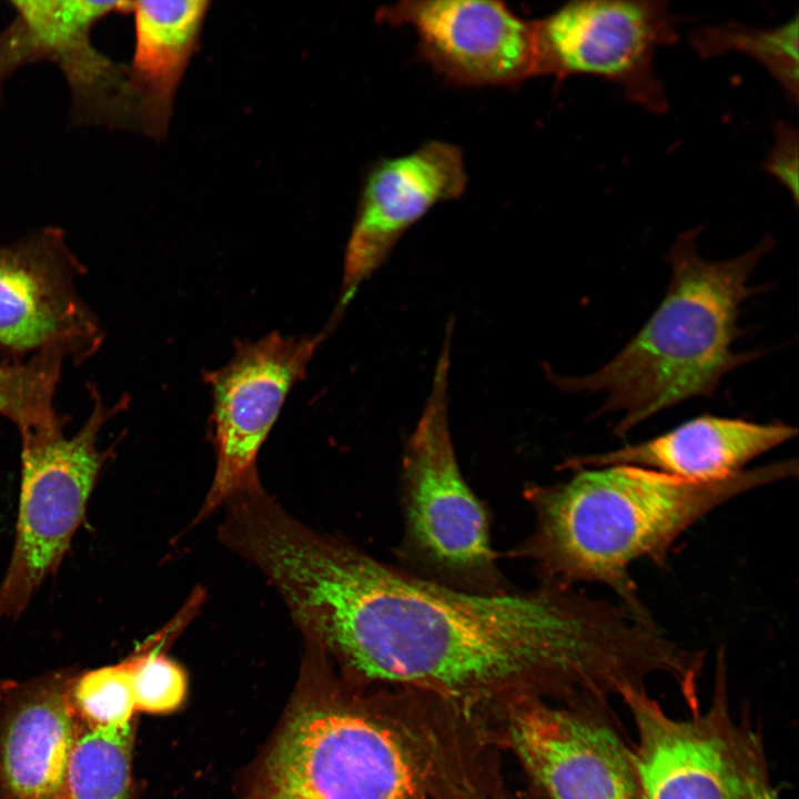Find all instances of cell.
<instances>
[{"label": "cell", "instance_id": "6da1fadb", "mask_svg": "<svg viewBox=\"0 0 799 799\" xmlns=\"http://www.w3.org/2000/svg\"><path fill=\"white\" fill-rule=\"evenodd\" d=\"M262 570L304 639L353 680L434 697L490 728L528 701L617 697L649 655L621 604L549 581L462 591L299 522L275 535Z\"/></svg>", "mask_w": 799, "mask_h": 799}, {"label": "cell", "instance_id": "7a4b0ae2", "mask_svg": "<svg viewBox=\"0 0 799 799\" xmlns=\"http://www.w3.org/2000/svg\"><path fill=\"white\" fill-rule=\"evenodd\" d=\"M301 697L244 799H464L498 771L485 728L411 690L341 689L328 656L307 646Z\"/></svg>", "mask_w": 799, "mask_h": 799}, {"label": "cell", "instance_id": "3957f363", "mask_svg": "<svg viewBox=\"0 0 799 799\" xmlns=\"http://www.w3.org/2000/svg\"><path fill=\"white\" fill-rule=\"evenodd\" d=\"M572 471L565 482L525 486L535 524L508 556L532 563L542 581L603 584L633 615L654 623L630 575L633 563L648 558L665 566L687 528L745 492L796 475L797 462H775L711 483L635 465Z\"/></svg>", "mask_w": 799, "mask_h": 799}, {"label": "cell", "instance_id": "277c9868", "mask_svg": "<svg viewBox=\"0 0 799 799\" xmlns=\"http://www.w3.org/2000/svg\"><path fill=\"white\" fill-rule=\"evenodd\" d=\"M701 229L678 234L666 254L670 282L663 300L611 360L581 376L549 374L562 391L604 395L595 415H617V436L685 401L711 396L729 373L758 355L738 353L734 345L741 305L755 292L749 280L773 239L711 261L698 251Z\"/></svg>", "mask_w": 799, "mask_h": 799}, {"label": "cell", "instance_id": "5b68a950", "mask_svg": "<svg viewBox=\"0 0 799 799\" xmlns=\"http://www.w3.org/2000/svg\"><path fill=\"white\" fill-rule=\"evenodd\" d=\"M448 324L431 392L402 459L404 534L400 556L408 572L462 591H509L490 546L486 506L459 468L448 425Z\"/></svg>", "mask_w": 799, "mask_h": 799}, {"label": "cell", "instance_id": "8992f818", "mask_svg": "<svg viewBox=\"0 0 799 799\" xmlns=\"http://www.w3.org/2000/svg\"><path fill=\"white\" fill-rule=\"evenodd\" d=\"M633 720L641 799H779L749 709L732 708L724 651L705 707L672 717L646 688L620 696Z\"/></svg>", "mask_w": 799, "mask_h": 799}, {"label": "cell", "instance_id": "52a82bcc", "mask_svg": "<svg viewBox=\"0 0 799 799\" xmlns=\"http://www.w3.org/2000/svg\"><path fill=\"white\" fill-rule=\"evenodd\" d=\"M92 409L71 437L65 424L20 432L21 486L16 538L0 584V623L18 618L42 583L59 569L82 524L90 495L111 452L97 439L128 398L104 404L89 387Z\"/></svg>", "mask_w": 799, "mask_h": 799}, {"label": "cell", "instance_id": "ba28073f", "mask_svg": "<svg viewBox=\"0 0 799 799\" xmlns=\"http://www.w3.org/2000/svg\"><path fill=\"white\" fill-rule=\"evenodd\" d=\"M679 18L666 1L579 0L534 20L535 77L593 75L663 114L668 99L657 51L678 41Z\"/></svg>", "mask_w": 799, "mask_h": 799}, {"label": "cell", "instance_id": "9c48e42d", "mask_svg": "<svg viewBox=\"0 0 799 799\" xmlns=\"http://www.w3.org/2000/svg\"><path fill=\"white\" fill-rule=\"evenodd\" d=\"M328 328L303 336H284L273 331L254 341H239L227 363L203 373L212 397L216 464L196 523L240 490L261 485L259 452L287 394L304 380Z\"/></svg>", "mask_w": 799, "mask_h": 799}, {"label": "cell", "instance_id": "30bf717a", "mask_svg": "<svg viewBox=\"0 0 799 799\" xmlns=\"http://www.w3.org/2000/svg\"><path fill=\"white\" fill-rule=\"evenodd\" d=\"M497 732L539 799H641L631 745L608 701H528Z\"/></svg>", "mask_w": 799, "mask_h": 799}, {"label": "cell", "instance_id": "8fae6325", "mask_svg": "<svg viewBox=\"0 0 799 799\" xmlns=\"http://www.w3.org/2000/svg\"><path fill=\"white\" fill-rule=\"evenodd\" d=\"M81 269L53 227L0 246V347L18 355L54 350L73 363L95 353L103 332L78 291Z\"/></svg>", "mask_w": 799, "mask_h": 799}, {"label": "cell", "instance_id": "7c38bea8", "mask_svg": "<svg viewBox=\"0 0 799 799\" xmlns=\"http://www.w3.org/2000/svg\"><path fill=\"white\" fill-rule=\"evenodd\" d=\"M376 20L408 26L424 60L453 83L515 85L535 77L534 20L489 0H404Z\"/></svg>", "mask_w": 799, "mask_h": 799}, {"label": "cell", "instance_id": "4fadbf2b", "mask_svg": "<svg viewBox=\"0 0 799 799\" xmlns=\"http://www.w3.org/2000/svg\"><path fill=\"white\" fill-rule=\"evenodd\" d=\"M466 184L463 153L448 142L428 141L409 153L373 164L346 244L335 318L402 235L436 204L462 196Z\"/></svg>", "mask_w": 799, "mask_h": 799}, {"label": "cell", "instance_id": "5bb4252c", "mask_svg": "<svg viewBox=\"0 0 799 799\" xmlns=\"http://www.w3.org/2000/svg\"><path fill=\"white\" fill-rule=\"evenodd\" d=\"M71 678L28 684L0 729V789L4 799H68V773L81 731Z\"/></svg>", "mask_w": 799, "mask_h": 799}, {"label": "cell", "instance_id": "9a60e30c", "mask_svg": "<svg viewBox=\"0 0 799 799\" xmlns=\"http://www.w3.org/2000/svg\"><path fill=\"white\" fill-rule=\"evenodd\" d=\"M797 435L783 423L704 415L645 442L565 462L566 468L635 465L681 479L711 483L729 478L750 461Z\"/></svg>", "mask_w": 799, "mask_h": 799}, {"label": "cell", "instance_id": "2e32d148", "mask_svg": "<svg viewBox=\"0 0 799 799\" xmlns=\"http://www.w3.org/2000/svg\"><path fill=\"white\" fill-rule=\"evenodd\" d=\"M210 2L132 1L135 44L127 65L131 129L161 139L173 100L199 42Z\"/></svg>", "mask_w": 799, "mask_h": 799}, {"label": "cell", "instance_id": "e0dca14e", "mask_svg": "<svg viewBox=\"0 0 799 799\" xmlns=\"http://www.w3.org/2000/svg\"><path fill=\"white\" fill-rule=\"evenodd\" d=\"M798 12L777 27H754L737 21L692 29L689 43L702 59L727 52L745 53L759 62L797 103L798 77Z\"/></svg>", "mask_w": 799, "mask_h": 799}, {"label": "cell", "instance_id": "ac0fdd59", "mask_svg": "<svg viewBox=\"0 0 799 799\" xmlns=\"http://www.w3.org/2000/svg\"><path fill=\"white\" fill-rule=\"evenodd\" d=\"M132 725L81 729L70 760L68 799H131Z\"/></svg>", "mask_w": 799, "mask_h": 799}, {"label": "cell", "instance_id": "d6986e66", "mask_svg": "<svg viewBox=\"0 0 799 799\" xmlns=\"http://www.w3.org/2000/svg\"><path fill=\"white\" fill-rule=\"evenodd\" d=\"M67 356L54 350L32 354L26 361L0 365V415L19 429L65 424L54 408V394Z\"/></svg>", "mask_w": 799, "mask_h": 799}, {"label": "cell", "instance_id": "ffe728a7", "mask_svg": "<svg viewBox=\"0 0 799 799\" xmlns=\"http://www.w3.org/2000/svg\"><path fill=\"white\" fill-rule=\"evenodd\" d=\"M71 700L79 719L91 729L131 725L135 709L133 664L125 660L71 678Z\"/></svg>", "mask_w": 799, "mask_h": 799}, {"label": "cell", "instance_id": "44dd1931", "mask_svg": "<svg viewBox=\"0 0 799 799\" xmlns=\"http://www.w3.org/2000/svg\"><path fill=\"white\" fill-rule=\"evenodd\" d=\"M775 141L762 163V169L776 179L798 203L799 133L791 123L779 121L773 130Z\"/></svg>", "mask_w": 799, "mask_h": 799}, {"label": "cell", "instance_id": "7402d4cb", "mask_svg": "<svg viewBox=\"0 0 799 799\" xmlns=\"http://www.w3.org/2000/svg\"><path fill=\"white\" fill-rule=\"evenodd\" d=\"M464 799H515L510 798L502 788L472 795Z\"/></svg>", "mask_w": 799, "mask_h": 799}]
</instances>
